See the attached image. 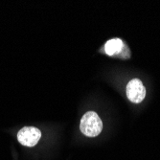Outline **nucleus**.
<instances>
[{
	"mask_svg": "<svg viewBox=\"0 0 160 160\" xmlns=\"http://www.w3.org/2000/svg\"><path fill=\"white\" fill-rule=\"evenodd\" d=\"M80 129L85 136L95 137L99 135L103 129V122L96 112L88 111L81 119Z\"/></svg>",
	"mask_w": 160,
	"mask_h": 160,
	"instance_id": "f257e3e1",
	"label": "nucleus"
},
{
	"mask_svg": "<svg viewBox=\"0 0 160 160\" xmlns=\"http://www.w3.org/2000/svg\"><path fill=\"white\" fill-rule=\"evenodd\" d=\"M41 137L40 130L35 127H25L18 133V142L26 147H34L38 143Z\"/></svg>",
	"mask_w": 160,
	"mask_h": 160,
	"instance_id": "f03ea898",
	"label": "nucleus"
},
{
	"mask_svg": "<svg viewBox=\"0 0 160 160\" xmlns=\"http://www.w3.org/2000/svg\"><path fill=\"white\" fill-rule=\"evenodd\" d=\"M127 97L134 104H139L146 97V88L138 79L129 81L127 85Z\"/></svg>",
	"mask_w": 160,
	"mask_h": 160,
	"instance_id": "7ed1b4c3",
	"label": "nucleus"
},
{
	"mask_svg": "<svg viewBox=\"0 0 160 160\" xmlns=\"http://www.w3.org/2000/svg\"><path fill=\"white\" fill-rule=\"evenodd\" d=\"M124 47V43L119 38H112L105 44L106 53L109 56H114L116 54H119Z\"/></svg>",
	"mask_w": 160,
	"mask_h": 160,
	"instance_id": "20e7f679",
	"label": "nucleus"
}]
</instances>
